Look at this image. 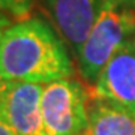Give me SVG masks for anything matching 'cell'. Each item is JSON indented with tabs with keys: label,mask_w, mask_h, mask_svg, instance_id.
<instances>
[{
	"label": "cell",
	"mask_w": 135,
	"mask_h": 135,
	"mask_svg": "<svg viewBox=\"0 0 135 135\" xmlns=\"http://www.w3.org/2000/svg\"><path fill=\"white\" fill-rule=\"evenodd\" d=\"M72 59L66 44L39 17L8 24L0 36V78L35 84L71 78Z\"/></svg>",
	"instance_id": "cell-1"
},
{
	"label": "cell",
	"mask_w": 135,
	"mask_h": 135,
	"mask_svg": "<svg viewBox=\"0 0 135 135\" xmlns=\"http://www.w3.org/2000/svg\"><path fill=\"white\" fill-rule=\"evenodd\" d=\"M135 41V8L104 2L102 11L78 54V74L90 87L111 57L126 42Z\"/></svg>",
	"instance_id": "cell-2"
},
{
	"label": "cell",
	"mask_w": 135,
	"mask_h": 135,
	"mask_svg": "<svg viewBox=\"0 0 135 135\" xmlns=\"http://www.w3.org/2000/svg\"><path fill=\"white\" fill-rule=\"evenodd\" d=\"M84 84L74 78L44 84L41 110L45 135H86L90 95Z\"/></svg>",
	"instance_id": "cell-3"
},
{
	"label": "cell",
	"mask_w": 135,
	"mask_h": 135,
	"mask_svg": "<svg viewBox=\"0 0 135 135\" xmlns=\"http://www.w3.org/2000/svg\"><path fill=\"white\" fill-rule=\"evenodd\" d=\"M75 59L101 14L104 0H36Z\"/></svg>",
	"instance_id": "cell-4"
},
{
	"label": "cell",
	"mask_w": 135,
	"mask_h": 135,
	"mask_svg": "<svg viewBox=\"0 0 135 135\" xmlns=\"http://www.w3.org/2000/svg\"><path fill=\"white\" fill-rule=\"evenodd\" d=\"M89 95L135 116V41L126 42L101 71Z\"/></svg>",
	"instance_id": "cell-5"
},
{
	"label": "cell",
	"mask_w": 135,
	"mask_h": 135,
	"mask_svg": "<svg viewBox=\"0 0 135 135\" xmlns=\"http://www.w3.org/2000/svg\"><path fill=\"white\" fill-rule=\"evenodd\" d=\"M44 84L8 81L0 92V120L17 135H45L41 110Z\"/></svg>",
	"instance_id": "cell-6"
},
{
	"label": "cell",
	"mask_w": 135,
	"mask_h": 135,
	"mask_svg": "<svg viewBox=\"0 0 135 135\" xmlns=\"http://www.w3.org/2000/svg\"><path fill=\"white\" fill-rule=\"evenodd\" d=\"M86 135H135V116L108 101L90 96Z\"/></svg>",
	"instance_id": "cell-7"
},
{
	"label": "cell",
	"mask_w": 135,
	"mask_h": 135,
	"mask_svg": "<svg viewBox=\"0 0 135 135\" xmlns=\"http://www.w3.org/2000/svg\"><path fill=\"white\" fill-rule=\"evenodd\" d=\"M36 0H0V12L15 18V21L29 18Z\"/></svg>",
	"instance_id": "cell-8"
},
{
	"label": "cell",
	"mask_w": 135,
	"mask_h": 135,
	"mask_svg": "<svg viewBox=\"0 0 135 135\" xmlns=\"http://www.w3.org/2000/svg\"><path fill=\"white\" fill-rule=\"evenodd\" d=\"M5 26H8V21H6V18H2V17H0V36H2V32L5 30ZM6 84H8V81L3 80V78H0V92L5 89Z\"/></svg>",
	"instance_id": "cell-9"
},
{
	"label": "cell",
	"mask_w": 135,
	"mask_h": 135,
	"mask_svg": "<svg viewBox=\"0 0 135 135\" xmlns=\"http://www.w3.org/2000/svg\"><path fill=\"white\" fill-rule=\"evenodd\" d=\"M0 135H17V134L6 123H3V122L0 120Z\"/></svg>",
	"instance_id": "cell-10"
},
{
	"label": "cell",
	"mask_w": 135,
	"mask_h": 135,
	"mask_svg": "<svg viewBox=\"0 0 135 135\" xmlns=\"http://www.w3.org/2000/svg\"><path fill=\"white\" fill-rule=\"evenodd\" d=\"M104 2H116V3H123V5H129L135 8V0H104Z\"/></svg>",
	"instance_id": "cell-11"
}]
</instances>
